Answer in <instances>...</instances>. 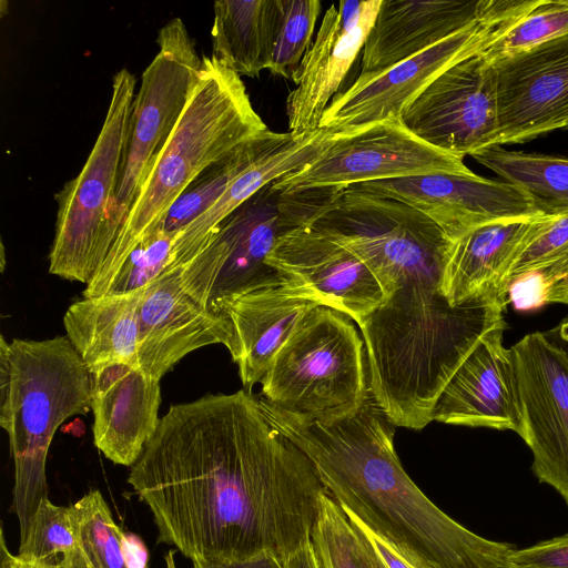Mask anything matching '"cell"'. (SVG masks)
Listing matches in <instances>:
<instances>
[{
  "label": "cell",
  "instance_id": "22",
  "mask_svg": "<svg viewBox=\"0 0 568 568\" xmlns=\"http://www.w3.org/2000/svg\"><path fill=\"white\" fill-rule=\"evenodd\" d=\"M317 303L283 285L216 300L212 308L232 324L231 355L245 389L261 383L275 355Z\"/></svg>",
  "mask_w": 568,
  "mask_h": 568
},
{
  "label": "cell",
  "instance_id": "4",
  "mask_svg": "<svg viewBox=\"0 0 568 568\" xmlns=\"http://www.w3.org/2000/svg\"><path fill=\"white\" fill-rule=\"evenodd\" d=\"M202 58L199 83L83 297L98 296L134 247L162 226L174 202L203 170L268 130L241 77L213 55Z\"/></svg>",
  "mask_w": 568,
  "mask_h": 568
},
{
  "label": "cell",
  "instance_id": "28",
  "mask_svg": "<svg viewBox=\"0 0 568 568\" xmlns=\"http://www.w3.org/2000/svg\"><path fill=\"white\" fill-rule=\"evenodd\" d=\"M287 135L266 130L209 165L174 202L161 229L176 233L190 224L216 202L243 171L282 143Z\"/></svg>",
  "mask_w": 568,
  "mask_h": 568
},
{
  "label": "cell",
  "instance_id": "44",
  "mask_svg": "<svg viewBox=\"0 0 568 568\" xmlns=\"http://www.w3.org/2000/svg\"><path fill=\"white\" fill-rule=\"evenodd\" d=\"M145 568H149L148 566H145Z\"/></svg>",
  "mask_w": 568,
  "mask_h": 568
},
{
  "label": "cell",
  "instance_id": "34",
  "mask_svg": "<svg viewBox=\"0 0 568 568\" xmlns=\"http://www.w3.org/2000/svg\"><path fill=\"white\" fill-rule=\"evenodd\" d=\"M568 265V213L546 215L537 236L515 263L509 284L523 274L542 271L554 283Z\"/></svg>",
  "mask_w": 568,
  "mask_h": 568
},
{
  "label": "cell",
  "instance_id": "45",
  "mask_svg": "<svg viewBox=\"0 0 568 568\" xmlns=\"http://www.w3.org/2000/svg\"><path fill=\"white\" fill-rule=\"evenodd\" d=\"M566 129L568 130V126Z\"/></svg>",
  "mask_w": 568,
  "mask_h": 568
},
{
  "label": "cell",
  "instance_id": "7",
  "mask_svg": "<svg viewBox=\"0 0 568 568\" xmlns=\"http://www.w3.org/2000/svg\"><path fill=\"white\" fill-rule=\"evenodd\" d=\"M364 346L351 317L316 306L275 355L261 382L262 397L311 420L354 414L371 395Z\"/></svg>",
  "mask_w": 568,
  "mask_h": 568
},
{
  "label": "cell",
  "instance_id": "21",
  "mask_svg": "<svg viewBox=\"0 0 568 568\" xmlns=\"http://www.w3.org/2000/svg\"><path fill=\"white\" fill-rule=\"evenodd\" d=\"M90 377L94 446L112 463L132 467L160 424L161 379L121 362Z\"/></svg>",
  "mask_w": 568,
  "mask_h": 568
},
{
  "label": "cell",
  "instance_id": "2",
  "mask_svg": "<svg viewBox=\"0 0 568 568\" xmlns=\"http://www.w3.org/2000/svg\"><path fill=\"white\" fill-rule=\"evenodd\" d=\"M313 226L361 258L383 291L359 325L369 392L389 420L422 429L464 359L506 307L452 306L443 293L450 240L418 210L388 196L344 189Z\"/></svg>",
  "mask_w": 568,
  "mask_h": 568
},
{
  "label": "cell",
  "instance_id": "40",
  "mask_svg": "<svg viewBox=\"0 0 568 568\" xmlns=\"http://www.w3.org/2000/svg\"><path fill=\"white\" fill-rule=\"evenodd\" d=\"M0 554L1 566L0 568H61L59 564H41L28 561L20 558L18 555L12 554L6 542L3 528L0 529Z\"/></svg>",
  "mask_w": 568,
  "mask_h": 568
},
{
  "label": "cell",
  "instance_id": "1",
  "mask_svg": "<svg viewBox=\"0 0 568 568\" xmlns=\"http://www.w3.org/2000/svg\"><path fill=\"white\" fill-rule=\"evenodd\" d=\"M159 541L193 560L272 554L311 538L326 493L308 456L247 389L173 404L128 476Z\"/></svg>",
  "mask_w": 568,
  "mask_h": 568
},
{
  "label": "cell",
  "instance_id": "15",
  "mask_svg": "<svg viewBox=\"0 0 568 568\" xmlns=\"http://www.w3.org/2000/svg\"><path fill=\"white\" fill-rule=\"evenodd\" d=\"M491 63L498 109L496 146L568 126V34Z\"/></svg>",
  "mask_w": 568,
  "mask_h": 568
},
{
  "label": "cell",
  "instance_id": "43",
  "mask_svg": "<svg viewBox=\"0 0 568 568\" xmlns=\"http://www.w3.org/2000/svg\"><path fill=\"white\" fill-rule=\"evenodd\" d=\"M175 550H169L164 556L165 568H178L175 561Z\"/></svg>",
  "mask_w": 568,
  "mask_h": 568
},
{
  "label": "cell",
  "instance_id": "27",
  "mask_svg": "<svg viewBox=\"0 0 568 568\" xmlns=\"http://www.w3.org/2000/svg\"><path fill=\"white\" fill-rule=\"evenodd\" d=\"M473 158L519 189L540 215L568 213V159L507 151L483 150Z\"/></svg>",
  "mask_w": 568,
  "mask_h": 568
},
{
  "label": "cell",
  "instance_id": "23",
  "mask_svg": "<svg viewBox=\"0 0 568 568\" xmlns=\"http://www.w3.org/2000/svg\"><path fill=\"white\" fill-rule=\"evenodd\" d=\"M489 0H382L366 39L361 74L387 69L479 19Z\"/></svg>",
  "mask_w": 568,
  "mask_h": 568
},
{
  "label": "cell",
  "instance_id": "37",
  "mask_svg": "<svg viewBox=\"0 0 568 568\" xmlns=\"http://www.w3.org/2000/svg\"><path fill=\"white\" fill-rule=\"evenodd\" d=\"M192 568H283V565L276 556L266 552L237 561L193 560Z\"/></svg>",
  "mask_w": 568,
  "mask_h": 568
},
{
  "label": "cell",
  "instance_id": "10",
  "mask_svg": "<svg viewBox=\"0 0 568 568\" xmlns=\"http://www.w3.org/2000/svg\"><path fill=\"white\" fill-rule=\"evenodd\" d=\"M525 4L489 0L485 13L437 44L387 69L363 73L325 110L321 129L347 132L388 116H400L436 78L457 62L483 52Z\"/></svg>",
  "mask_w": 568,
  "mask_h": 568
},
{
  "label": "cell",
  "instance_id": "17",
  "mask_svg": "<svg viewBox=\"0 0 568 568\" xmlns=\"http://www.w3.org/2000/svg\"><path fill=\"white\" fill-rule=\"evenodd\" d=\"M181 270L164 274L140 288L139 367L158 379L201 347L222 344L231 355L235 349L231 322L184 290Z\"/></svg>",
  "mask_w": 568,
  "mask_h": 568
},
{
  "label": "cell",
  "instance_id": "29",
  "mask_svg": "<svg viewBox=\"0 0 568 568\" xmlns=\"http://www.w3.org/2000/svg\"><path fill=\"white\" fill-rule=\"evenodd\" d=\"M69 507L77 550L61 568H131L125 535L100 490H90Z\"/></svg>",
  "mask_w": 568,
  "mask_h": 568
},
{
  "label": "cell",
  "instance_id": "41",
  "mask_svg": "<svg viewBox=\"0 0 568 568\" xmlns=\"http://www.w3.org/2000/svg\"><path fill=\"white\" fill-rule=\"evenodd\" d=\"M550 303L568 305V265L561 271L548 291V304Z\"/></svg>",
  "mask_w": 568,
  "mask_h": 568
},
{
  "label": "cell",
  "instance_id": "32",
  "mask_svg": "<svg viewBox=\"0 0 568 568\" xmlns=\"http://www.w3.org/2000/svg\"><path fill=\"white\" fill-rule=\"evenodd\" d=\"M320 0H275L273 50L268 71L293 78L312 45Z\"/></svg>",
  "mask_w": 568,
  "mask_h": 568
},
{
  "label": "cell",
  "instance_id": "13",
  "mask_svg": "<svg viewBox=\"0 0 568 568\" xmlns=\"http://www.w3.org/2000/svg\"><path fill=\"white\" fill-rule=\"evenodd\" d=\"M400 119L428 144L462 159L496 146L493 63L479 52L452 65L406 106Z\"/></svg>",
  "mask_w": 568,
  "mask_h": 568
},
{
  "label": "cell",
  "instance_id": "33",
  "mask_svg": "<svg viewBox=\"0 0 568 568\" xmlns=\"http://www.w3.org/2000/svg\"><path fill=\"white\" fill-rule=\"evenodd\" d=\"M77 550L69 506H58L43 498L36 510L27 534L20 539L18 556L41 564L68 562Z\"/></svg>",
  "mask_w": 568,
  "mask_h": 568
},
{
  "label": "cell",
  "instance_id": "30",
  "mask_svg": "<svg viewBox=\"0 0 568 568\" xmlns=\"http://www.w3.org/2000/svg\"><path fill=\"white\" fill-rule=\"evenodd\" d=\"M311 539L322 568H388L366 535L327 491L321 497Z\"/></svg>",
  "mask_w": 568,
  "mask_h": 568
},
{
  "label": "cell",
  "instance_id": "5",
  "mask_svg": "<svg viewBox=\"0 0 568 568\" xmlns=\"http://www.w3.org/2000/svg\"><path fill=\"white\" fill-rule=\"evenodd\" d=\"M90 408V371L67 336L10 343L1 336L0 426L13 459L11 511L20 539L48 497L45 464L57 429Z\"/></svg>",
  "mask_w": 568,
  "mask_h": 568
},
{
  "label": "cell",
  "instance_id": "42",
  "mask_svg": "<svg viewBox=\"0 0 568 568\" xmlns=\"http://www.w3.org/2000/svg\"><path fill=\"white\" fill-rule=\"evenodd\" d=\"M546 333L568 356V315Z\"/></svg>",
  "mask_w": 568,
  "mask_h": 568
},
{
  "label": "cell",
  "instance_id": "39",
  "mask_svg": "<svg viewBox=\"0 0 568 568\" xmlns=\"http://www.w3.org/2000/svg\"><path fill=\"white\" fill-rule=\"evenodd\" d=\"M283 568H322L311 538L305 540L283 562Z\"/></svg>",
  "mask_w": 568,
  "mask_h": 568
},
{
  "label": "cell",
  "instance_id": "20",
  "mask_svg": "<svg viewBox=\"0 0 568 568\" xmlns=\"http://www.w3.org/2000/svg\"><path fill=\"white\" fill-rule=\"evenodd\" d=\"M545 216L488 222L452 240L443 276L449 304L487 302L507 307L513 267Z\"/></svg>",
  "mask_w": 568,
  "mask_h": 568
},
{
  "label": "cell",
  "instance_id": "8",
  "mask_svg": "<svg viewBox=\"0 0 568 568\" xmlns=\"http://www.w3.org/2000/svg\"><path fill=\"white\" fill-rule=\"evenodd\" d=\"M135 78L121 69L98 139L80 173L55 194V232L49 272L85 285L104 264L113 242L109 215L115 197L134 101Z\"/></svg>",
  "mask_w": 568,
  "mask_h": 568
},
{
  "label": "cell",
  "instance_id": "19",
  "mask_svg": "<svg viewBox=\"0 0 568 568\" xmlns=\"http://www.w3.org/2000/svg\"><path fill=\"white\" fill-rule=\"evenodd\" d=\"M506 322L487 332L440 392L433 420L520 434L514 358L504 346Z\"/></svg>",
  "mask_w": 568,
  "mask_h": 568
},
{
  "label": "cell",
  "instance_id": "25",
  "mask_svg": "<svg viewBox=\"0 0 568 568\" xmlns=\"http://www.w3.org/2000/svg\"><path fill=\"white\" fill-rule=\"evenodd\" d=\"M139 295L140 290L83 297L68 307L65 336L90 372L116 362L139 367Z\"/></svg>",
  "mask_w": 568,
  "mask_h": 568
},
{
  "label": "cell",
  "instance_id": "14",
  "mask_svg": "<svg viewBox=\"0 0 568 568\" xmlns=\"http://www.w3.org/2000/svg\"><path fill=\"white\" fill-rule=\"evenodd\" d=\"M267 264L278 272L283 286L357 325L383 301L382 287L366 264L308 223L284 234Z\"/></svg>",
  "mask_w": 568,
  "mask_h": 568
},
{
  "label": "cell",
  "instance_id": "31",
  "mask_svg": "<svg viewBox=\"0 0 568 568\" xmlns=\"http://www.w3.org/2000/svg\"><path fill=\"white\" fill-rule=\"evenodd\" d=\"M568 34V0H527L495 36L483 54L495 62Z\"/></svg>",
  "mask_w": 568,
  "mask_h": 568
},
{
  "label": "cell",
  "instance_id": "18",
  "mask_svg": "<svg viewBox=\"0 0 568 568\" xmlns=\"http://www.w3.org/2000/svg\"><path fill=\"white\" fill-rule=\"evenodd\" d=\"M382 0L333 3L326 10L314 43L305 53L287 95L290 132L312 133L321 129L325 110L364 49Z\"/></svg>",
  "mask_w": 568,
  "mask_h": 568
},
{
  "label": "cell",
  "instance_id": "3",
  "mask_svg": "<svg viewBox=\"0 0 568 568\" xmlns=\"http://www.w3.org/2000/svg\"><path fill=\"white\" fill-rule=\"evenodd\" d=\"M257 399L272 425L308 456L343 511L413 568H506L516 546L473 532L417 487L396 454L395 425L372 394L357 412L331 422L306 419Z\"/></svg>",
  "mask_w": 568,
  "mask_h": 568
},
{
  "label": "cell",
  "instance_id": "16",
  "mask_svg": "<svg viewBox=\"0 0 568 568\" xmlns=\"http://www.w3.org/2000/svg\"><path fill=\"white\" fill-rule=\"evenodd\" d=\"M352 186L408 204L433 220L450 241L488 222L540 215L513 184L475 173H435Z\"/></svg>",
  "mask_w": 568,
  "mask_h": 568
},
{
  "label": "cell",
  "instance_id": "26",
  "mask_svg": "<svg viewBox=\"0 0 568 568\" xmlns=\"http://www.w3.org/2000/svg\"><path fill=\"white\" fill-rule=\"evenodd\" d=\"M213 9L212 55L240 77L257 78L272 58L275 0H222Z\"/></svg>",
  "mask_w": 568,
  "mask_h": 568
},
{
  "label": "cell",
  "instance_id": "11",
  "mask_svg": "<svg viewBox=\"0 0 568 568\" xmlns=\"http://www.w3.org/2000/svg\"><path fill=\"white\" fill-rule=\"evenodd\" d=\"M435 173L470 175L463 159L409 131L400 116L333 133L308 164L274 181L285 190L352 185Z\"/></svg>",
  "mask_w": 568,
  "mask_h": 568
},
{
  "label": "cell",
  "instance_id": "12",
  "mask_svg": "<svg viewBox=\"0 0 568 568\" xmlns=\"http://www.w3.org/2000/svg\"><path fill=\"white\" fill-rule=\"evenodd\" d=\"M521 430L539 483L568 506V356L546 332H532L510 347Z\"/></svg>",
  "mask_w": 568,
  "mask_h": 568
},
{
  "label": "cell",
  "instance_id": "36",
  "mask_svg": "<svg viewBox=\"0 0 568 568\" xmlns=\"http://www.w3.org/2000/svg\"><path fill=\"white\" fill-rule=\"evenodd\" d=\"M551 284L542 271L523 274L509 284L508 301L518 312L539 310L548 304Z\"/></svg>",
  "mask_w": 568,
  "mask_h": 568
},
{
  "label": "cell",
  "instance_id": "35",
  "mask_svg": "<svg viewBox=\"0 0 568 568\" xmlns=\"http://www.w3.org/2000/svg\"><path fill=\"white\" fill-rule=\"evenodd\" d=\"M506 568H568V532L527 548L513 549Z\"/></svg>",
  "mask_w": 568,
  "mask_h": 568
},
{
  "label": "cell",
  "instance_id": "6",
  "mask_svg": "<svg viewBox=\"0 0 568 568\" xmlns=\"http://www.w3.org/2000/svg\"><path fill=\"white\" fill-rule=\"evenodd\" d=\"M343 187L285 190L274 181L232 212L207 247L182 267L184 290L202 305L253 290L282 285L267 264L277 241L310 223Z\"/></svg>",
  "mask_w": 568,
  "mask_h": 568
},
{
  "label": "cell",
  "instance_id": "9",
  "mask_svg": "<svg viewBox=\"0 0 568 568\" xmlns=\"http://www.w3.org/2000/svg\"><path fill=\"white\" fill-rule=\"evenodd\" d=\"M156 42L159 52L144 70L133 101L116 193L109 215L113 244L199 83L203 68V58L180 18L160 29Z\"/></svg>",
  "mask_w": 568,
  "mask_h": 568
},
{
  "label": "cell",
  "instance_id": "38",
  "mask_svg": "<svg viewBox=\"0 0 568 568\" xmlns=\"http://www.w3.org/2000/svg\"><path fill=\"white\" fill-rule=\"evenodd\" d=\"M347 517L354 521L362 531L366 535L371 544L377 550V552L383 558L384 562L388 568H413L392 546H389L386 541L382 540L371 530H368L363 524H361L357 519L352 516Z\"/></svg>",
  "mask_w": 568,
  "mask_h": 568
},
{
  "label": "cell",
  "instance_id": "24",
  "mask_svg": "<svg viewBox=\"0 0 568 568\" xmlns=\"http://www.w3.org/2000/svg\"><path fill=\"white\" fill-rule=\"evenodd\" d=\"M332 131L320 129L312 133L287 138L243 171L207 210L176 232L175 247L184 264L203 252L220 224L245 201L268 183L294 172L313 161L327 144Z\"/></svg>",
  "mask_w": 568,
  "mask_h": 568
}]
</instances>
